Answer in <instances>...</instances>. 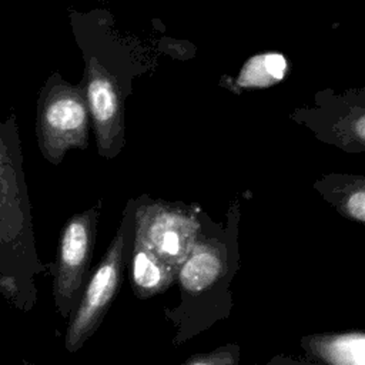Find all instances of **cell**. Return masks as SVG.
Instances as JSON below:
<instances>
[{
	"label": "cell",
	"instance_id": "obj_1",
	"mask_svg": "<svg viewBox=\"0 0 365 365\" xmlns=\"http://www.w3.org/2000/svg\"><path fill=\"white\" fill-rule=\"evenodd\" d=\"M238 218L237 202L224 227L205 214L202 232L177 274L180 302L164 309L174 327L173 345H182L230 311L228 285L237 265Z\"/></svg>",
	"mask_w": 365,
	"mask_h": 365
},
{
	"label": "cell",
	"instance_id": "obj_2",
	"mask_svg": "<svg viewBox=\"0 0 365 365\" xmlns=\"http://www.w3.org/2000/svg\"><path fill=\"white\" fill-rule=\"evenodd\" d=\"M44 271L33 235L31 204L23 171L17 115L0 118V294L30 311L37 299L34 275Z\"/></svg>",
	"mask_w": 365,
	"mask_h": 365
},
{
	"label": "cell",
	"instance_id": "obj_3",
	"mask_svg": "<svg viewBox=\"0 0 365 365\" xmlns=\"http://www.w3.org/2000/svg\"><path fill=\"white\" fill-rule=\"evenodd\" d=\"M134 232L135 198H130L113 240L90 274L83 297L68 319L64 334V349L68 354H76L94 335L108 312L130 262Z\"/></svg>",
	"mask_w": 365,
	"mask_h": 365
},
{
	"label": "cell",
	"instance_id": "obj_4",
	"mask_svg": "<svg viewBox=\"0 0 365 365\" xmlns=\"http://www.w3.org/2000/svg\"><path fill=\"white\" fill-rule=\"evenodd\" d=\"M90 128L84 83L71 84L60 73H51L37 96L36 135L41 155L60 165L68 150L88 147Z\"/></svg>",
	"mask_w": 365,
	"mask_h": 365
},
{
	"label": "cell",
	"instance_id": "obj_5",
	"mask_svg": "<svg viewBox=\"0 0 365 365\" xmlns=\"http://www.w3.org/2000/svg\"><path fill=\"white\" fill-rule=\"evenodd\" d=\"M205 212L195 204L141 194L135 198V235L177 271L195 247Z\"/></svg>",
	"mask_w": 365,
	"mask_h": 365
},
{
	"label": "cell",
	"instance_id": "obj_6",
	"mask_svg": "<svg viewBox=\"0 0 365 365\" xmlns=\"http://www.w3.org/2000/svg\"><path fill=\"white\" fill-rule=\"evenodd\" d=\"M103 208L98 200L93 207L73 214L58 237L53 271V299L57 312L68 321L78 305L90 278V264Z\"/></svg>",
	"mask_w": 365,
	"mask_h": 365
},
{
	"label": "cell",
	"instance_id": "obj_7",
	"mask_svg": "<svg viewBox=\"0 0 365 365\" xmlns=\"http://www.w3.org/2000/svg\"><path fill=\"white\" fill-rule=\"evenodd\" d=\"M291 117L322 143L345 153L365 151V88L321 90L312 106L297 108Z\"/></svg>",
	"mask_w": 365,
	"mask_h": 365
},
{
	"label": "cell",
	"instance_id": "obj_8",
	"mask_svg": "<svg viewBox=\"0 0 365 365\" xmlns=\"http://www.w3.org/2000/svg\"><path fill=\"white\" fill-rule=\"evenodd\" d=\"M127 268L133 294L140 299L155 297L177 282L178 271L164 262L135 232Z\"/></svg>",
	"mask_w": 365,
	"mask_h": 365
},
{
	"label": "cell",
	"instance_id": "obj_9",
	"mask_svg": "<svg viewBox=\"0 0 365 365\" xmlns=\"http://www.w3.org/2000/svg\"><path fill=\"white\" fill-rule=\"evenodd\" d=\"M314 188L344 217L365 224V175L327 174Z\"/></svg>",
	"mask_w": 365,
	"mask_h": 365
},
{
	"label": "cell",
	"instance_id": "obj_10",
	"mask_svg": "<svg viewBox=\"0 0 365 365\" xmlns=\"http://www.w3.org/2000/svg\"><path fill=\"white\" fill-rule=\"evenodd\" d=\"M302 346L327 365H365V332L309 335Z\"/></svg>",
	"mask_w": 365,
	"mask_h": 365
},
{
	"label": "cell",
	"instance_id": "obj_11",
	"mask_svg": "<svg viewBox=\"0 0 365 365\" xmlns=\"http://www.w3.org/2000/svg\"><path fill=\"white\" fill-rule=\"evenodd\" d=\"M182 365H240V348L235 344H227L211 352L195 355Z\"/></svg>",
	"mask_w": 365,
	"mask_h": 365
},
{
	"label": "cell",
	"instance_id": "obj_12",
	"mask_svg": "<svg viewBox=\"0 0 365 365\" xmlns=\"http://www.w3.org/2000/svg\"><path fill=\"white\" fill-rule=\"evenodd\" d=\"M23 365H34V364H31V362H27V361H24V362H23Z\"/></svg>",
	"mask_w": 365,
	"mask_h": 365
}]
</instances>
